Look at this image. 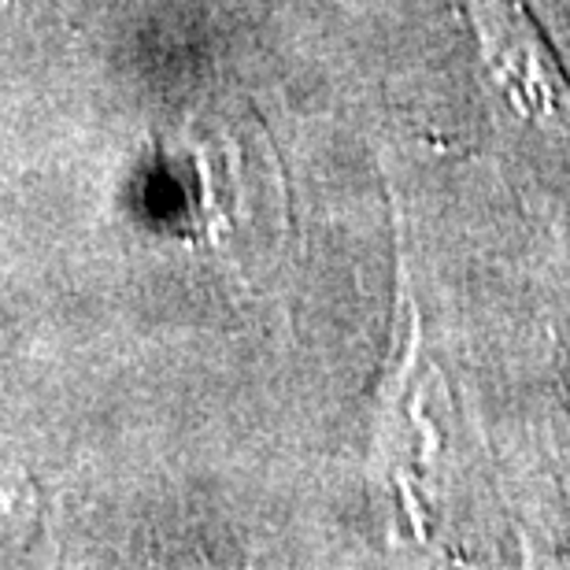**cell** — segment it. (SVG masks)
Wrapping results in <instances>:
<instances>
[{
  "mask_svg": "<svg viewBox=\"0 0 570 570\" xmlns=\"http://www.w3.org/2000/svg\"><path fill=\"white\" fill-rule=\"evenodd\" d=\"M471 27L515 116L560 138L570 134V82L530 11L519 0H471Z\"/></svg>",
  "mask_w": 570,
  "mask_h": 570,
  "instance_id": "6da1fadb",
  "label": "cell"
}]
</instances>
